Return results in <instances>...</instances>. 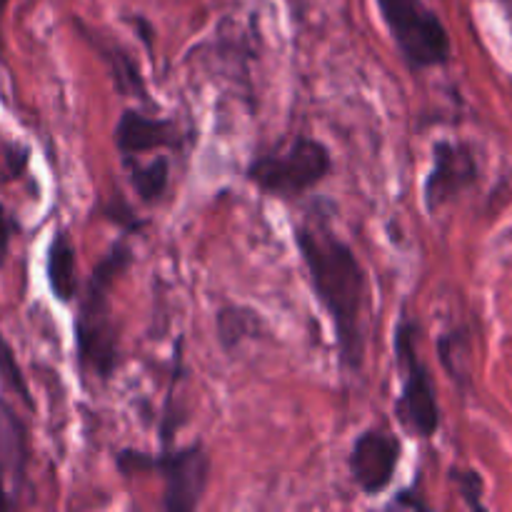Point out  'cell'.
Masks as SVG:
<instances>
[{"mask_svg":"<svg viewBox=\"0 0 512 512\" xmlns=\"http://www.w3.org/2000/svg\"><path fill=\"white\" fill-rule=\"evenodd\" d=\"M293 238L313 295L333 323L340 365L348 373H360L365 363L368 273L355 250L323 220L295 225Z\"/></svg>","mask_w":512,"mask_h":512,"instance_id":"1","label":"cell"},{"mask_svg":"<svg viewBox=\"0 0 512 512\" xmlns=\"http://www.w3.org/2000/svg\"><path fill=\"white\" fill-rule=\"evenodd\" d=\"M133 265V248L128 240H118L103 260L90 273L85 293H80L78 315H75V360L83 375L110 380L118 370L120 343L118 325L110 305V290L120 275Z\"/></svg>","mask_w":512,"mask_h":512,"instance_id":"2","label":"cell"},{"mask_svg":"<svg viewBox=\"0 0 512 512\" xmlns=\"http://www.w3.org/2000/svg\"><path fill=\"white\" fill-rule=\"evenodd\" d=\"M115 465L123 475L160 473L165 488L163 508L168 512H193L200 508L210 483V455L198 440L183 448H165L155 458L125 448L115 458Z\"/></svg>","mask_w":512,"mask_h":512,"instance_id":"3","label":"cell"},{"mask_svg":"<svg viewBox=\"0 0 512 512\" xmlns=\"http://www.w3.org/2000/svg\"><path fill=\"white\" fill-rule=\"evenodd\" d=\"M333 170L328 145L310 135H300L285 150L265 153L250 160L245 178L270 198L293 200L323 183Z\"/></svg>","mask_w":512,"mask_h":512,"instance_id":"4","label":"cell"},{"mask_svg":"<svg viewBox=\"0 0 512 512\" xmlns=\"http://www.w3.org/2000/svg\"><path fill=\"white\" fill-rule=\"evenodd\" d=\"M415 335H418V325L408 318L400 320L395 328L393 345L398 365L403 370V385H400V395L393 410L405 433L430 440L440 430V405L433 375L418 355Z\"/></svg>","mask_w":512,"mask_h":512,"instance_id":"5","label":"cell"},{"mask_svg":"<svg viewBox=\"0 0 512 512\" xmlns=\"http://www.w3.org/2000/svg\"><path fill=\"white\" fill-rule=\"evenodd\" d=\"M400 55L413 70L445 65L453 55L448 28L425 0H375Z\"/></svg>","mask_w":512,"mask_h":512,"instance_id":"6","label":"cell"},{"mask_svg":"<svg viewBox=\"0 0 512 512\" xmlns=\"http://www.w3.org/2000/svg\"><path fill=\"white\" fill-rule=\"evenodd\" d=\"M403 445L383 428H368L355 438L350 450V475L368 498H378L393 485L398 473Z\"/></svg>","mask_w":512,"mask_h":512,"instance_id":"7","label":"cell"},{"mask_svg":"<svg viewBox=\"0 0 512 512\" xmlns=\"http://www.w3.org/2000/svg\"><path fill=\"white\" fill-rule=\"evenodd\" d=\"M478 180V160L473 150L453 140H438L433 145V168L423 185V200L428 213H438L455 195L468 190Z\"/></svg>","mask_w":512,"mask_h":512,"instance_id":"8","label":"cell"},{"mask_svg":"<svg viewBox=\"0 0 512 512\" xmlns=\"http://www.w3.org/2000/svg\"><path fill=\"white\" fill-rule=\"evenodd\" d=\"M30 445L23 420L5 400H0V510L18 505L28 475Z\"/></svg>","mask_w":512,"mask_h":512,"instance_id":"9","label":"cell"},{"mask_svg":"<svg viewBox=\"0 0 512 512\" xmlns=\"http://www.w3.org/2000/svg\"><path fill=\"white\" fill-rule=\"evenodd\" d=\"M113 143L118 153L128 160L150 150H178L183 145V133L173 120L125 108L115 123Z\"/></svg>","mask_w":512,"mask_h":512,"instance_id":"10","label":"cell"},{"mask_svg":"<svg viewBox=\"0 0 512 512\" xmlns=\"http://www.w3.org/2000/svg\"><path fill=\"white\" fill-rule=\"evenodd\" d=\"M45 280L58 303L68 305L78 298V255H75L70 235L65 230H58L53 235L45 253Z\"/></svg>","mask_w":512,"mask_h":512,"instance_id":"11","label":"cell"},{"mask_svg":"<svg viewBox=\"0 0 512 512\" xmlns=\"http://www.w3.org/2000/svg\"><path fill=\"white\" fill-rule=\"evenodd\" d=\"M218 340L225 350H235L243 345V340H253L263 335V318L255 310L230 305L218 313Z\"/></svg>","mask_w":512,"mask_h":512,"instance_id":"12","label":"cell"},{"mask_svg":"<svg viewBox=\"0 0 512 512\" xmlns=\"http://www.w3.org/2000/svg\"><path fill=\"white\" fill-rule=\"evenodd\" d=\"M93 48L103 55V60L108 63L110 75H113L115 88L120 90L123 95H138V98H148L145 93V83L143 75H140L138 65L133 63L128 53H125L120 45H110V43H100V40H93Z\"/></svg>","mask_w":512,"mask_h":512,"instance_id":"13","label":"cell"},{"mask_svg":"<svg viewBox=\"0 0 512 512\" xmlns=\"http://www.w3.org/2000/svg\"><path fill=\"white\" fill-rule=\"evenodd\" d=\"M130 183L143 203H158L170 185V158L158 155L148 165H130Z\"/></svg>","mask_w":512,"mask_h":512,"instance_id":"14","label":"cell"},{"mask_svg":"<svg viewBox=\"0 0 512 512\" xmlns=\"http://www.w3.org/2000/svg\"><path fill=\"white\" fill-rule=\"evenodd\" d=\"M0 378H3L5 383H8L10 388H13L15 393H18L20 398L25 400V405H28V408H33V400H30L28 385H25L23 375H20L18 363H15V358H13V350H10V345L5 343L3 338H0Z\"/></svg>","mask_w":512,"mask_h":512,"instance_id":"15","label":"cell"},{"mask_svg":"<svg viewBox=\"0 0 512 512\" xmlns=\"http://www.w3.org/2000/svg\"><path fill=\"white\" fill-rule=\"evenodd\" d=\"M450 478H453V483L458 485L460 495H463L468 508L483 510V503H480V498H483V478H480L475 470L453 468L450 470Z\"/></svg>","mask_w":512,"mask_h":512,"instance_id":"16","label":"cell"},{"mask_svg":"<svg viewBox=\"0 0 512 512\" xmlns=\"http://www.w3.org/2000/svg\"><path fill=\"white\" fill-rule=\"evenodd\" d=\"M15 233H18V220H15L13 215L8 213V208L0 203V263H3L5 255H8L10 240H13Z\"/></svg>","mask_w":512,"mask_h":512,"instance_id":"17","label":"cell"},{"mask_svg":"<svg viewBox=\"0 0 512 512\" xmlns=\"http://www.w3.org/2000/svg\"><path fill=\"white\" fill-rule=\"evenodd\" d=\"M498 5H500V8H503L505 20H508V25H510V30H512V0H498Z\"/></svg>","mask_w":512,"mask_h":512,"instance_id":"18","label":"cell"},{"mask_svg":"<svg viewBox=\"0 0 512 512\" xmlns=\"http://www.w3.org/2000/svg\"><path fill=\"white\" fill-rule=\"evenodd\" d=\"M8 3H10V0H0V18H3V13H5V8H8Z\"/></svg>","mask_w":512,"mask_h":512,"instance_id":"19","label":"cell"}]
</instances>
